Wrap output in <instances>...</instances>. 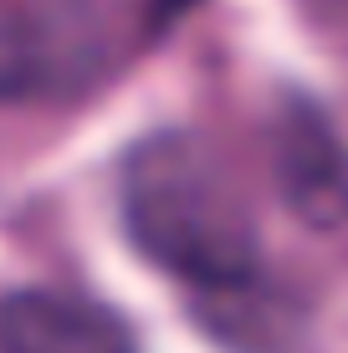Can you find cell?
I'll use <instances>...</instances> for the list:
<instances>
[{
    "instance_id": "6da1fadb",
    "label": "cell",
    "mask_w": 348,
    "mask_h": 353,
    "mask_svg": "<svg viewBox=\"0 0 348 353\" xmlns=\"http://www.w3.org/2000/svg\"><path fill=\"white\" fill-rule=\"evenodd\" d=\"M123 225L159 272L205 297H251L261 287L246 194L195 133H154L123 159Z\"/></svg>"
},
{
    "instance_id": "7a4b0ae2",
    "label": "cell",
    "mask_w": 348,
    "mask_h": 353,
    "mask_svg": "<svg viewBox=\"0 0 348 353\" xmlns=\"http://www.w3.org/2000/svg\"><path fill=\"white\" fill-rule=\"evenodd\" d=\"M0 353H139L113 307L72 292L26 287L0 302Z\"/></svg>"
},
{
    "instance_id": "3957f363",
    "label": "cell",
    "mask_w": 348,
    "mask_h": 353,
    "mask_svg": "<svg viewBox=\"0 0 348 353\" xmlns=\"http://www.w3.org/2000/svg\"><path fill=\"white\" fill-rule=\"evenodd\" d=\"M277 179L282 194L307 225H343L348 221V154L338 143V133L328 128V118L307 103H292L277 118Z\"/></svg>"
},
{
    "instance_id": "277c9868",
    "label": "cell",
    "mask_w": 348,
    "mask_h": 353,
    "mask_svg": "<svg viewBox=\"0 0 348 353\" xmlns=\"http://www.w3.org/2000/svg\"><path fill=\"white\" fill-rule=\"evenodd\" d=\"M82 72V36L46 10L0 6V103H26Z\"/></svg>"
},
{
    "instance_id": "5b68a950",
    "label": "cell",
    "mask_w": 348,
    "mask_h": 353,
    "mask_svg": "<svg viewBox=\"0 0 348 353\" xmlns=\"http://www.w3.org/2000/svg\"><path fill=\"white\" fill-rule=\"evenodd\" d=\"M303 10H307V16H313L328 36L348 41V0H303Z\"/></svg>"
},
{
    "instance_id": "8992f818",
    "label": "cell",
    "mask_w": 348,
    "mask_h": 353,
    "mask_svg": "<svg viewBox=\"0 0 348 353\" xmlns=\"http://www.w3.org/2000/svg\"><path fill=\"white\" fill-rule=\"evenodd\" d=\"M185 6H190V0H154V16H159V21H174Z\"/></svg>"
}]
</instances>
